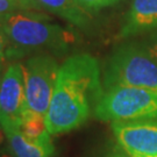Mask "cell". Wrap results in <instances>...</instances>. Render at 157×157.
Wrapping results in <instances>:
<instances>
[{
  "label": "cell",
  "mask_w": 157,
  "mask_h": 157,
  "mask_svg": "<svg viewBox=\"0 0 157 157\" xmlns=\"http://www.w3.org/2000/svg\"><path fill=\"white\" fill-rule=\"evenodd\" d=\"M102 94L100 67L94 57L79 54L67 58L59 67L45 115L49 134L67 133L84 124Z\"/></svg>",
  "instance_id": "cell-1"
},
{
  "label": "cell",
  "mask_w": 157,
  "mask_h": 157,
  "mask_svg": "<svg viewBox=\"0 0 157 157\" xmlns=\"http://www.w3.org/2000/svg\"><path fill=\"white\" fill-rule=\"evenodd\" d=\"M0 26L11 44L12 58L29 51H64L71 35L45 17L29 11H17L0 17Z\"/></svg>",
  "instance_id": "cell-2"
},
{
  "label": "cell",
  "mask_w": 157,
  "mask_h": 157,
  "mask_svg": "<svg viewBox=\"0 0 157 157\" xmlns=\"http://www.w3.org/2000/svg\"><path fill=\"white\" fill-rule=\"evenodd\" d=\"M105 87L134 86L157 91V59L148 47L124 44L112 54L105 71Z\"/></svg>",
  "instance_id": "cell-3"
},
{
  "label": "cell",
  "mask_w": 157,
  "mask_h": 157,
  "mask_svg": "<svg viewBox=\"0 0 157 157\" xmlns=\"http://www.w3.org/2000/svg\"><path fill=\"white\" fill-rule=\"evenodd\" d=\"M93 112L99 120L112 122L156 120L157 91L113 86L104 91Z\"/></svg>",
  "instance_id": "cell-4"
},
{
  "label": "cell",
  "mask_w": 157,
  "mask_h": 157,
  "mask_svg": "<svg viewBox=\"0 0 157 157\" xmlns=\"http://www.w3.org/2000/svg\"><path fill=\"white\" fill-rule=\"evenodd\" d=\"M28 109L47 115L56 86L59 67L49 55H39L21 64Z\"/></svg>",
  "instance_id": "cell-5"
},
{
  "label": "cell",
  "mask_w": 157,
  "mask_h": 157,
  "mask_svg": "<svg viewBox=\"0 0 157 157\" xmlns=\"http://www.w3.org/2000/svg\"><path fill=\"white\" fill-rule=\"evenodd\" d=\"M27 109L22 67L12 63L0 80V126L5 134L20 129Z\"/></svg>",
  "instance_id": "cell-6"
},
{
  "label": "cell",
  "mask_w": 157,
  "mask_h": 157,
  "mask_svg": "<svg viewBox=\"0 0 157 157\" xmlns=\"http://www.w3.org/2000/svg\"><path fill=\"white\" fill-rule=\"evenodd\" d=\"M112 130L129 157H157V120L112 122Z\"/></svg>",
  "instance_id": "cell-7"
},
{
  "label": "cell",
  "mask_w": 157,
  "mask_h": 157,
  "mask_svg": "<svg viewBox=\"0 0 157 157\" xmlns=\"http://www.w3.org/2000/svg\"><path fill=\"white\" fill-rule=\"evenodd\" d=\"M157 30V0H132L121 37Z\"/></svg>",
  "instance_id": "cell-8"
},
{
  "label": "cell",
  "mask_w": 157,
  "mask_h": 157,
  "mask_svg": "<svg viewBox=\"0 0 157 157\" xmlns=\"http://www.w3.org/2000/svg\"><path fill=\"white\" fill-rule=\"evenodd\" d=\"M12 151L17 157H51L55 151L50 134L47 133L39 140H29L20 129L6 134Z\"/></svg>",
  "instance_id": "cell-9"
},
{
  "label": "cell",
  "mask_w": 157,
  "mask_h": 157,
  "mask_svg": "<svg viewBox=\"0 0 157 157\" xmlns=\"http://www.w3.org/2000/svg\"><path fill=\"white\" fill-rule=\"evenodd\" d=\"M32 4L34 8L49 11L80 28H85L90 22L89 12L83 10L76 0H32Z\"/></svg>",
  "instance_id": "cell-10"
},
{
  "label": "cell",
  "mask_w": 157,
  "mask_h": 157,
  "mask_svg": "<svg viewBox=\"0 0 157 157\" xmlns=\"http://www.w3.org/2000/svg\"><path fill=\"white\" fill-rule=\"evenodd\" d=\"M20 130L27 139L29 140H39L48 132L47 124H45V117L37 113L27 109L22 119V124Z\"/></svg>",
  "instance_id": "cell-11"
},
{
  "label": "cell",
  "mask_w": 157,
  "mask_h": 157,
  "mask_svg": "<svg viewBox=\"0 0 157 157\" xmlns=\"http://www.w3.org/2000/svg\"><path fill=\"white\" fill-rule=\"evenodd\" d=\"M10 58H12L11 44L6 37V34L4 33V30L0 26V65L4 64Z\"/></svg>",
  "instance_id": "cell-12"
},
{
  "label": "cell",
  "mask_w": 157,
  "mask_h": 157,
  "mask_svg": "<svg viewBox=\"0 0 157 157\" xmlns=\"http://www.w3.org/2000/svg\"><path fill=\"white\" fill-rule=\"evenodd\" d=\"M17 11H25L20 4L13 0H0V17Z\"/></svg>",
  "instance_id": "cell-13"
},
{
  "label": "cell",
  "mask_w": 157,
  "mask_h": 157,
  "mask_svg": "<svg viewBox=\"0 0 157 157\" xmlns=\"http://www.w3.org/2000/svg\"><path fill=\"white\" fill-rule=\"evenodd\" d=\"M83 10L86 12H94L106 7V0H76Z\"/></svg>",
  "instance_id": "cell-14"
},
{
  "label": "cell",
  "mask_w": 157,
  "mask_h": 157,
  "mask_svg": "<svg viewBox=\"0 0 157 157\" xmlns=\"http://www.w3.org/2000/svg\"><path fill=\"white\" fill-rule=\"evenodd\" d=\"M148 49L150 50L154 57L157 59V32L152 34L150 40H149V44H148Z\"/></svg>",
  "instance_id": "cell-15"
},
{
  "label": "cell",
  "mask_w": 157,
  "mask_h": 157,
  "mask_svg": "<svg viewBox=\"0 0 157 157\" xmlns=\"http://www.w3.org/2000/svg\"><path fill=\"white\" fill-rule=\"evenodd\" d=\"M13 1H15V2H17V4H20V5L23 7V10L25 11H28V10H30V8H33V4H32V0H13Z\"/></svg>",
  "instance_id": "cell-16"
},
{
  "label": "cell",
  "mask_w": 157,
  "mask_h": 157,
  "mask_svg": "<svg viewBox=\"0 0 157 157\" xmlns=\"http://www.w3.org/2000/svg\"><path fill=\"white\" fill-rule=\"evenodd\" d=\"M120 0H106V6H112L115 5L117 2H119Z\"/></svg>",
  "instance_id": "cell-17"
},
{
  "label": "cell",
  "mask_w": 157,
  "mask_h": 157,
  "mask_svg": "<svg viewBox=\"0 0 157 157\" xmlns=\"http://www.w3.org/2000/svg\"><path fill=\"white\" fill-rule=\"evenodd\" d=\"M0 157H11V156H10V155H5V154H4V155H0Z\"/></svg>",
  "instance_id": "cell-18"
}]
</instances>
